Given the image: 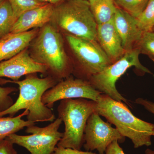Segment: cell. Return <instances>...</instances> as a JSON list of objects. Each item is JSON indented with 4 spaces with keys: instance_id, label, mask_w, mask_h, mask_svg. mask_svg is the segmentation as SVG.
Instances as JSON below:
<instances>
[{
    "instance_id": "1",
    "label": "cell",
    "mask_w": 154,
    "mask_h": 154,
    "mask_svg": "<svg viewBox=\"0 0 154 154\" xmlns=\"http://www.w3.org/2000/svg\"><path fill=\"white\" fill-rule=\"evenodd\" d=\"M59 81L50 76L39 78L36 73L27 75L22 81L0 79V85L8 83L17 84L19 87V95L16 102L12 106L0 112V117L9 115L14 116L20 110H28L27 120L33 122H50L56 119L51 109L43 104L42 98L48 90L54 87Z\"/></svg>"
},
{
    "instance_id": "2",
    "label": "cell",
    "mask_w": 154,
    "mask_h": 154,
    "mask_svg": "<svg viewBox=\"0 0 154 154\" xmlns=\"http://www.w3.org/2000/svg\"><path fill=\"white\" fill-rule=\"evenodd\" d=\"M29 47L31 57L47 66L48 76L60 82L72 72L60 31L50 22L39 29Z\"/></svg>"
},
{
    "instance_id": "3",
    "label": "cell",
    "mask_w": 154,
    "mask_h": 154,
    "mask_svg": "<svg viewBox=\"0 0 154 154\" xmlns=\"http://www.w3.org/2000/svg\"><path fill=\"white\" fill-rule=\"evenodd\" d=\"M95 112L114 125L123 137L130 139L134 148L151 145L154 124L135 116L122 102L100 94L96 102Z\"/></svg>"
},
{
    "instance_id": "4",
    "label": "cell",
    "mask_w": 154,
    "mask_h": 154,
    "mask_svg": "<svg viewBox=\"0 0 154 154\" xmlns=\"http://www.w3.org/2000/svg\"><path fill=\"white\" fill-rule=\"evenodd\" d=\"M50 22L66 34L96 40L98 25L88 1L67 0L55 5Z\"/></svg>"
},
{
    "instance_id": "5",
    "label": "cell",
    "mask_w": 154,
    "mask_h": 154,
    "mask_svg": "<svg viewBox=\"0 0 154 154\" xmlns=\"http://www.w3.org/2000/svg\"><path fill=\"white\" fill-rule=\"evenodd\" d=\"M96 102L83 98L60 100L58 106V118L65 125L64 132L57 146L81 150L84 145L86 125L95 112Z\"/></svg>"
},
{
    "instance_id": "6",
    "label": "cell",
    "mask_w": 154,
    "mask_h": 154,
    "mask_svg": "<svg viewBox=\"0 0 154 154\" xmlns=\"http://www.w3.org/2000/svg\"><path fill=\"white\" fill-rule=\"evenodd\" d=\"M140 54L139 50L137 48L126 51L120 59L99 73L91 76L88 81L101 94L107 95L116 101L124 102L129 105L127 100L117 91L116 84L127 70L132 67H134L143 74L146 73L152 74L148 69L140 63L139 58Z\"/></svg>"
},
{
    "instance_id": "7",
    "label": "cell",
    "mask_w": 154,
    "mask_h": 154,
    "mask_svg": "<svg viewBox=\"0 0 154 154\" xmlns=\"http://www.w3.org/2000/svg\"><path fill=\"white\" fill-rule=\"evenodd\" d=\"M65 38L77 61L73 69L78 78L87 80L112 64L96 40L66 34Z\"/></svg>"
},
{
    "instance_id": "8",
    "label": "cell",
    "mask_w": 154,
    "mask_h": 154,
    "mask_svg": "<svg viewBox=\"0 0 154 154\" xmlns=\"http://www.w3.org/2000/svg\"><path fill=\"white\" fill-rule=\"evenodd\" d=\"M63 122L60 119L55 120L44 127L30 125L25 132L28 135L14 134L6 138L12 143L21 146L31 154H52L59 142L63 136V133L59 131Z\"/></svg>"
},
{
    "instance_id": "9",
    "label": "cell",
    "mask_w": 154,
    "mask_h": 154,
    "mask_svg": "<svg viewBox=\"0 0 154 154\" xmlns=\"http://www.w3.org/2000/svg\"><path fill=\"white\" fill-rule=\"evenodd\" d=\"M100 94L89 81L69 76L46 91L42 101L51 109L56 102L64 99L83 98L96 102Z\"/></svg>"
},
{
    "instance_id": "10",
    "label": "cell",
    "mask_w": 154,
    "mask_h": 154,
    "mask_svg": "<svg viewBox=\"0 0 154 154\" xmlns=\"http://www.w3.org/2000/svg\"><path fill=\"white\" fill-rule=\"evenodd\" d=\"M125 137L111 124L103 121L96 112L88 119L85 131L84 146L86 151L97 150L105 154L107 147L115 140L123 143Z\"/></svg>"
},
{
    "instance_id": "11",
    "label": "cell",
    "mask_w": 154,
    "mask_h": 154,
    "mask_svg": "<svg viewBox=\"0 0 154 154\" xmlns=\"http://www.w3.org/2000/svg\"><path fill=\"white\" fill-rule=\"evenodd\" d=\"M45 65L37 62L31 57L28 48L7 60L0 62V78L19 81L20 78L31 74L47 73Z\"/></svg>"
},
{
    "instance_id": "12",
    "label": "cell",
    "mask_w": 154,
    "mask_h": 154,
    "mask_svg": "<svg viewBox=\"0 0 154 154\" xmlns=\"http://www.w3.org/2000/svg\"><path fill=\"white\" fill-rule=\"evenodd\" d=\"M113 21L125 50L136 48L143 33L138 25L136 18L117 7Z\"/></svg>"
},
{
    "instance_id": "13",
    "label": "cell",
    "mask_w": 154,
    "mask_h": 154,
    "mask_svg": "<svg viewBox=\"0 0 154 154\" xmlns=\"http://www.w3.org/2000/svg\"><path fill=\"white\" fill-rule=\"evenodd\" d=\"M113 19L105 24L98 25L96 37V41L112 63L120 59L126 52Z\"/></svg>"
},
{
    "instance_id": "14",
    "label": "cell",
    "mask_w": 154,
    "mask_h": 154,
    "mask_svg": "<svg viewBox=\"0 0 154 154\" xmlns=\"http://www.w3.org/2000/svg\"><path fill=\"white\" fill-rule=\"evenodd\" d=\"M54 8V5L46 4L25 12L17 19L11 33H22L42 28L50 22Z\"/></svg>"
},
{
    "instance_id": "15",
    "label": "cell",
    "mask_w": 154,
    "mask_h": 154,
    "mask_svg": "<svg viewBox=\"0 0 154 154\" xmlns=\"http://www.w3.org/2000/svg\"><path fill=\"white\" fill-rule=\"evenodd\" d=\"M39 29L22 33H10L0 38V62L14 57L28 48Z\"/></svg>"
},
{
    "instance_id": "16",
    "label": "cell",
    "mask_w": 154,
    "mask_h": 154,
    "mask_svg": "<svg viewBox=\"0 0 154 154\" xmlns=\"http://www.w3.org/2000/svg\"><path fill=\"white\" fill-rule=\"evenodd\" d=\"M88 2L97 25L113 20L117 8L114 0H88Z\"/></svg>"
},
{
    "instance_id": "17",
    "label": "cell",
    "mask_w": 154,
    "mask_h": 154,
    "mask_svg": "<svg viewBox=\"0 0 154 154\" xmlns=\"http://www.w3.org/2000/svg\"><path fill=\"white\" fill-rule=\"evenodd\" d=\"M28 113V110H25L17 116L0 117V142L25 127L35 124V122L22 119V117L27 116Z\"/></svg>"
},
{
    "instance_id": "18",
    "label": "cell",
    "mask_w": 154,
    "mask_h": 154,
    "mask_svg": "<svg viewBox=\"0 0 154 154\" xmlns=\"http://www.w3.org/2000/svg\"><path fill=\"white\" fill-rule=\"evenodd\" d=\"M16 22L11 4L8 0L0 2V38L11 33Z\"/></svg>"
},
{
    "instance_id": "19",
    "label": "cell",
    "mask_w": 154,
    "mask_h": 154,
    "mask_svg": "<svg viewBox=\"0 0 154 154\" xmlns=\"http://www.w3.org/2000/svg\"><path fill=\"white\" fill-rule=\"evenodd\" d=\"M149 0H114L116 5L132 17L137 18L147 5Z\"/></svg>"
},
{
    "instance_id": "20",
    "label": "cell",
    "mask_w": 154,
    "mask_h": 154,
    "mask_svg": "<svg viewBox=\"0 0 154 154\" xmlns=\"http://www.w3.org/2000/svg\"><path fill=\"white\" fill-rule=\"evenodd\" d=\"M136 19L143 32L152 31L154 27V0L149 1L145 9Z\"/></svg>"
},
{
    "instance_id": "21",
    "label": "cell",
    "mask_w": 154,
    "mask_h": 154,
    "mask_svg": "<svg viewBox=\"0 0 154 154\" xmlns=\"http://www.w3.org/2000/svg\"><path fill=\"white\" fill-rule=\"evenodd\" d=\"M11 4L17 21L21 15L29 10L44 5L46 3L41 2L38 0H8Z\"/></svg>"
},
{
    "instance_id": "22",
    "label": "cell",
    "mask_w": 154,
    "mask_h": 154,
    "mask_svg": "<svg viewBox=\"0 0 154 154\" xmlns=\"http://www.w3.org/2000/svg\"><path fill=\"white\" fill-rule=\"evenodd\" d=\"M136 48H138L140 54L148 56L154 62V32H143Z\"/></svg>"
},
{
    "instance_id": "23",
    "label": "cell",
    "mask_w": 154,
    "mask_h": 154,
    "mask_svg": "<svg viewBox=\"0 0 154 154\" xmlns=\"http://www.w3.org/2000/svg\"><path fill=\"white\" fill-rule=\"evenodd\" d=\"M17 88L14 87H2L0 86V112H3L14 104V100L10 95L17 92Z\"/></svg>"
},
{
    "instance_id": "24",
    "label": "cell",
    "mask_w": 154,
    "mask_h": 154,
    "mask_svg": "<svg viewBox=\"0 0 154 154\" xmlns=\"http://www.w3.org/2000/svg\"><path fill=\"white\" fill-rule=\"evenodd\" d=\"M14 145L7 138L0 142V154H18Z\"/></svg>"
},
{
    "instance_id": "25",
    "label": "cell",
    "mask_w": 154,
    "mask_h": 154,
    "mask_svg": "<svg viewBox=\"0 0 154 154\" xmlns=\"http://www.w3.org/2000/svg\"><path fill=\"white\" fill-rule=\"evenodd\" d=\"M52 154H97L91 151H82L81 150L64 148L57 146Z\"/></svg>"
},
{
    "instance_id": "26",
    "label": "cell",
    "mask_w": 154,
    "mask_h": 154,
    "mask_svg": "<svg viewBox=\"0 0 154 154\" xmlns=\"http://www.w3.org/2000/svg\"><path fill=\"white\" fill-rule=\"evenodd\" d=\"M105 154H125L118 144V141L115 140L110 143L105 152Z\"/></svg>"
},
{
    "instance_id": "27",
    "label": "cell",
    "mask_w": 154,
    "mask_h": 154,
    "mask_svg": "<svg viewBox=\"0 0 154 154\" xmlns=\"http://www.w3.org/2000/svg\"><path fill=\"white\" fill-rule=\"evenodd\" d=\"M135 102L137 104L143 106L146 110H148L149 112L154 114V102L142 98H138L136 99Z\"/></svg>"
},
{
    "instance_id": "28",
    "label": "cell",
    "mask_w": 154,
    "mask_h": 154,
    "mask_svg": "<svg viewBox=\"0 0 154 154\" xmlns=\"http://www.w3.org/2000/svg\"><path fill=\"white\" fill-rule=\"evenodd\" d=\"M38 1L41 2L51 4V5H55L60 4L65 1H66L67 0H38Z\"/></svg>"
},
{
    "instance_id": "29",
    "label": "cell",
    "mask_w": 154,
    "mask_h": 154,
    "mask_svg": "<svg viewBox=\"0 0 154 154\" xmlns=\"http://www.w3.org/2000/svg\"><path fill=\"white\" fill-rule=\"evenodd\" d=\"M146 154H154V150L148 149L145 151Z\"/></svg>"
},
{
    "instance_id": "30",
    "label": "cell",
    "mask_w": 154,
    "mask_h": 154,
    "mask_svg": "<svg viewBox=\"0 0 154 154\" xmlns=\"http://www.w3.org/2000/svg\"><path fill=\"white\" fill-rule=\"evenodd\" d=\"M152 31H153V32H154V27H153V28L152 30Z\"/></svg>"
},
{
    "instance_id": "31",
    "label": "cell",
    "mask_w": 154,
    "mask_h": 154,
    "mask_svg": "<svg viewBox=\"0 0 154 154\" xmlns=\"http://www.w3.org/2000/svg\"><path fill=\"white\" fill-rule=\"evenodd\" d=\"M152 136H154V131H153V132Z\"/></svg>"
},
{
    "instance_id": "32",
    "label": "cell",
    "mask_w": 154,
    "mask_h": 154,
    "mask_svg": "<svg viewBox=\"0 0 154 154\" xmlns=\"http://www.w3.org/2000/svg\"><path fill=\"white\" fill-rule=\"evenodd\" d=\"M3 1H4V0H0V2H2Z\"/></svg>"
},
{
    "instance_id": "33",
    "label": "cell",
    "mask_w": 154,
    "mask_h": 154,
    "mask_svg": "<svg viewBox=\"0 0 154 154\" xmlns=\"http://www.w3.org/2000/svg\"><path fill=\"white\" fill-rule=\"evenodd\" d=\"M85 1H88V0H85Z\"/></svg>"
}]
</instances>
